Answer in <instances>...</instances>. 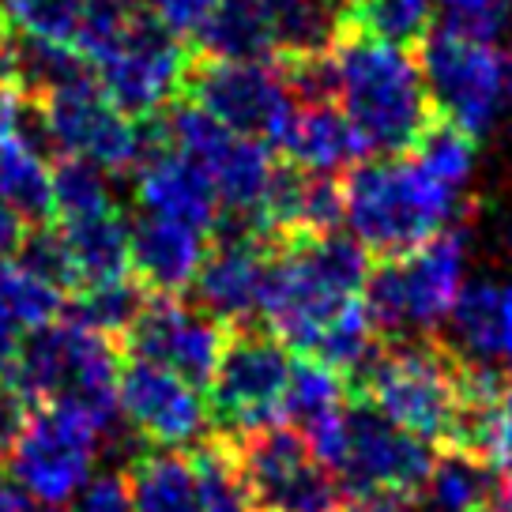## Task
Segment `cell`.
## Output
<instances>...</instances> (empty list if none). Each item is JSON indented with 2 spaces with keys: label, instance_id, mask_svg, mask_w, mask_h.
<instances>
[{
  "label": "cell",
  "instance_id": "1f68e13d",
  "mask_svg": "<svg viewBox=\"0 0 512 512\" xmlns=\"http://www.w3.org/2000/svg\"><path fill=\"white\" fill-rule=\"evenodd\" d=\"M192 475H196V494H200V512H249V494L241 479L238 448L234 441L204 437L200 445L189 448Z\"/></svg>",
  "mask_w": 512,
  "mask_h": 512
},
{
  "label": "cell",
  "instance_id": "f6af8a7d",
  "mask_svg": "<svg viewBox=\"0 0 512 512\" xmlns=\"http://www.w3.org/2000/svg\"><path fill=\"white\" fill-rule=\"evenodd\" d=\"M23 234H27V223H23L12 208H4V204H0V264L16 256Z\"/></svg>",
  "mask_w": 512,
  "mask_h": 512
},
{
  "label": "cell",
  "instance_id": "60d3db41",
  "mask_svg": "<svg viewBox=\"0 0 512 512\" xmlns=\"http://www.w3.org/2000/svg\"><path fill=\"white\" fill-rule=\"evenodd\" d=\"M68 512H136L132 494H128V479L117 471H102L72 497Z\"/></svg>",
  "mask_w": 512,
  "mask_h": 512
},
{
  "label": "cell",
  "instance_id": "f546056e",
  "mask_svg": "<svg viewBox=\"0 0 512 512\" xmlns=\"http://www.w3.org/2000/svg\"><path fill=\"white\" fill-rule=\"evenodd\" d=\"M422 501L437 512H479L501 501V471L460 448H445L433 456L430 475L422 482Z\"/></svg>",
  "mask_w": 512,
  "mask_h": 512
},
{
  "label": "cell",
  "instance_id": "ac0fdd59",
  "mask_svg": "<svg viewBox=\"0 0 512 512\" xmlns=\"http://www.w3.org/2000/svg\"><path fill=\"white\" fill-rule=\"evenodd\" d=\"M275 245L256 238H211V249L192 279V305L226 328H241L260 317Z\"/></svg>",
  "mask_w": 512,
  "mask_h": 512
},
{
  "label": "cell",
  "instance_id": "4fadbf2b",
  "mask_svg": "<svg viewBox=\"0 0 512 512\" xmlns=\"http://www.w3.org/2000/svg\"><path fill=\"white\" fill-rule=\"evenodd\" d=\"M192 57L185 42L159 19H136L128 34L95 64L98 91L128 117H155L177 95H185Z\"/></svg>",
  "mask_w": 512,
  "mask_h": 512
},
{
  "label": "cell",
  "instance_id": "d6986e66",
  "mask_svg": "<svg viewBox=\"0 0 512 512\" xmlns=\"http://www.w3.org/2000/svg\"><path fill=\"white\" fill-rule=\"evenodd\" d=\"M128 241H132V279L147 294H174V298L192 287L211 249V234L162 215H140L132 223Z\"/></svg>",
  "mask_w": 512,
  "mask_h": 512
},
{
  "label": "cell",
  "instance_id": "30bf717a",
  "mask_svg": "<svg viewBox=\"0 0 512 512\" xmlns=\"http://www.w3.org/2000/svg\"><path fill=\"white\" fill-rule=\"evenodd\" d=\"M238 448L249 512H347L351 497L317 448L290 426H260L230 437Z\"/></svg>",
  "mask_w": 512,
  "mask_h": 512
},
{
  "label": "cell",
  "instance_id": "816d5d0a",
  "mask_svg": "<svg viewBox=\"0 0 512 512\" xmlns=\"http://www.w3.org/2000/svg\"><path fill=\"white\" fill-rule=\"evenodd\" d=\"M479 512H509V509H505V505L497 501V505H486V509H479Z\"/></svg>",
  "mask_w": 512,
  "mask_h": 512
},
{
  "label": "cell",
  "instance_id": "5b68a950",
  "mask_svg": "<svg viewBox=\"0 0 512 512\" xmlns=\"http://www.w3.org/2000/svg\"><path fill=\"white\" fill-rule=\"evenodd\" d=\"M464 358L437 336H411L381 343L377 358L351 384L384 418L422 441H448L460 411Z\"/></svg>",
  "mask_w": 512,
  "mask_h": 512
},
{
  "label": "cell",
  "instance_id": "6da1fadb",
  "mask_svg": "<svg viewBox=\"0 0 512 512\" xmlns=\"http://www.w3.org/2000/svg\"><path fill=\"white\" fill-rule=\"evenodd\" d=\"M332 64L336 102L351 121L362 151L373 159L407 155L437 117L418 57H411L407 46L351 27L332 46Z\"/></svg>",
  "mask_w": 512,
  "mask_h": 512
},
{
  "label": "cell",
  "instance_id": "7c38bea8",
  "mask_svg": "<svg viewBox=\"0 0 512 512\" xmlns=\"http://www.w3.org/2000/svg\"><path fill=\"white\" fill-rule=\"evenodd\" d=\"M162 125H166L170 147L208 174L211 189L219 196V208H260L275 177V155L264 140L226 128L192 98H174L162 110Z\"/></svg>",
  "mask_w": 512,
  "mask_h": 512
},
{
  "label": "cell",
  "instance_id": "277c9868",
  "mask_svg": "<svg viewBox=\"0 0 512 512\" xmlns=\"http://www.w3.org/2000/svg\"><path fill=\"white\" fill-rule=\"evenodd\" d=\"M121 343L83 328L61 313L23 336L8 366V381L27 403H72L91 415L110 437L125 426L117 388H121ZM106 448V445H102Z\"/></svg>",
  "mask_w": 512,
  "mask_h": 512
},
{
  "label": "cell",
  "instance_id": "d4e9b609",
  "mask_svg": "<svg viewBox=\"0 0 512 512\" xmlns=\"http://www.w3.org/2000/svg\"><path fill=\"white\" fill-rule=\"evenodd\" d=\"M448 347L464 362L494 366L501 362V339H505V283L497 279H471L445 320Z\"/></svg>",
  "mask_w": 512,
  "mask_h": 512
},
{
  "label": "cell",
  "instance_id": "9a60e30c",
  "mask_svg": "<svg viewBox=\"0 0 512 512\" xmlns=\"http://www.w3.org/2000/svg\"><path fill=\"white\" fill-rule=\"evenodd\" d=\"M226 343V324L208 317L200 305L174 298V294H151L140 317L128 324L121 336V354L132 362H151L208 388L211 373L219 366Z\"/></svg>",
  "mask_w": 512,
  "mask_h": 512
},
{
  "label": "cell",
  "instance_id": "603a6c76",
  "mask_svg": "<svg viewBox=\"0 0 512 512\" xmlns=\"http://www.w3.org/2000/svg\"><path fill=\"white\" fill-rule=\"evenodd\" d=\"M61 238L72 260L76 290L132 275V223L121 208H106L61 223Z\"/></svg>",
  "mask_w": 512,
  "mask_h": 512
},
{
  "label": "cell",
  "instance_id": "b9f144b4",
  "mask_svg": "<svg viewBox=\"0 0 512 512\" xmlns=\"http://www.w3.org/2000/svg\"><path fill=\"white\" fill-rule=\"evenodd\" d=\"M27 418H31L27 396H23L8 377H0V464L8 460V452H12V445L19 441Z\"/></svg>",
  "mask_w": 512,
  "mask_h": 512
},
{
  "label": "cell",
  "instance_id": "2e32d148",
  "mask_svg": "<svg viewBox=\"0 0 512 512\" xmlns=\"http://www.w3.org/2000/svg\"><path fill=\"white\" fill-rule=\"evenodd\" d=\"M117 403H121V418L128 430L151 448L185 452L208 437L211 411L204 388H196L192 381L162 366L128 358L121 366Z\"/></svg>",
  "mask_w": 512,
  "mask_h": 512
},
{
  "label": "cell",
  "instance_id": "e575fe53",
  "mask_svg": "<svg viewBox=\"0 0 512 512\" xmlns=\"http://www.w3.org/2000/svg\"><path fill=\"white\" fill-rule=\"evenodd\" d=\"M437 19V0H354L351 27L396 46H418ZM347 27V31H351Z\"/></svg>",
  "mask_w": 512,
  "mask_h": 512
},
{
  "label": "cell",
  "instance_id": "c3c4849f",
  "mask_svg": "<svg viewBox=\"0 0 512 512\" xmlns=\"http://www.w3.org/2000/svg\"><path fill=\"white\" fill-rule=\"evenodd\" d=\"M501 505L512 512V467L505 471V475H501Z\"/></svg>",
  "mask_w": 512,
  "mask_h": 512
},
{
  "label": "cell",
  "instance_id": "9c48e42d",
  "mask_svg": "<svg viewBox=\"0 0 512 512\" xmlns=\"http://www.w3.org/2000/svg\"><path fill=\"white\" fill-rule=\"evenodd\" d=\"M106 430L72 403H42L31 411L19 441L8 452V475L42 509L72 505L87 482L95 479Z\"/></svg>",
  "mask_w": 512,
  "mask_h": 512
},
{
  "label": "cell",
  "instance_id": "e0dca14e",
  "mask_svg": "<svg viewBox=\"0 0 512 512\" xmlns=\"http://www.w3.org/2000/svg\"><path fill=\"white\" fill-rule=\"evenodd\" d=\"M49 140L57 155H76L106 166L110 174H136L144 162V121L128 117L110 98L91 87H76L42 102Z\"/></svg>",
  "mask_w": 512,
  "mask_h": 512
},
{
  "label": "cell",
  "instance_id": "7bdbcfd3",
  "mask_svg": "<svg viewBox=\"0 0 512 512\" xmlns=\"http://www.w3.org/2000/svg\"><path fill=\"white\" fill-rule=\"evenodd\" d=\"M38 509L42 505H34L31 494L8 475V467L0 464V512H38Z\"/></svg>",
  "mask_w": 512,
  "mask_h": 512
},
{
  "label": "cell",
  "instance_id": "8d00e7d4",
  "mask_svg": "<svg viewBox=\"0 0 512 512\" xmlns=\"http://www.w3.org/2000/svg\"><path fill=\"white\" fill-rule=\"evenodd\" d=\"M87 0H0V19L12 34H31L49 42H76Z\"/></svg>",
  "mask_w": 512,
  "mask_h": 512
},
{
  "label": "cell",
  "instance_id": "ba28073f",
  "mask_svg": "<svg viewBox=\"0 0 512 512\" xmlns=\"http://www.w3.org/2000/svg\"><path fill=\"white\" fill-rule=\"evenodd\" d=\"M418 68L437 117L456 121L475 140L497 125L505 106V57L497 53L494 38L433 19L418 42Z\"/></svg>",
  "mask_w": 512,
  "mask_h": 512
},
{
  "label": "cell",
  "instance_id": "ffe728a7",
  "mask_svg": "<svg viewBox=\"0 0 512 512\" xmlns=\"http://www.w3.org/2000/svg\"><path fill=\"white\" fill-rule=\"evenodd\" d=\"M132 189H136V204L144 215L177 219V223H189L204 234L215 230L219 196L211 189L208 174L174 147L147 159L132 177Z\"/></svg>",
  "mask_w": 512,
  "mask_h": 512
},
{
  "label": "cell",
  "instance_id": "4316f807",
  "mask_svg": "<svg viewBox=\"0 0 512 512\" xmlns=\"http://www.w3.org/2000/svg\"><path fill=\"white\" fill-rule=\"evenodd\" d=\"M128 494L136 512H200L189 452L151 448L128 460Z\"/></svg>",
  "mask_w": 512,
  "mask_h": 512
},
{
  "label": "cell",
  "instance_id": "836d02e7",
  "mask_svg": "<svg viewBox=\"0 0 512 512\" xmlns=\"http://www.w3.org/2000/svg\"><path fill=\"white\" fill-rule=\"evenodd\" d=\"M106 208H117L113 174L106 166H98L91 159H76V155H61L53 162V215H61V223Z\"/></svg>",
  "mask_w": 512,
  "mask_h": 512
},
{
  "label": "cell",
  "instance_id": "5bb4252c",
  "mask_svg": "<svg viewBox=\"0 0 512 512\" xmlns=\"http://www.w3.org/2000/svg\"><path fill=\"white\" fill-rule=\"evenodd\" d=\"M185 98L200 102L211 117L241 136L272 147L294 113V95L279 61H204L192 57Z\"/></svg>",
  "mask_w": 512,
  "mask_h": 512
},
{
  "label": "cell",
  "instance_id": "ee69618b",
  "mask_svg": "<svg viewBox=\"0 0 512 512\" xmlns=\"http://www.w3.org/2000/svg\"><path fill=\"white\" fill-rule=\"evenodd\" d=\"M23 336H27V332H23L16 320H12V313L0 305V377H8V366H12V358H16Z\"/></svg>",
  "mask_w": 512,
  "mask_h": 512
},
{
  "label": "cell",
  "instance_id": "7dc6e473",
  "mask_svg": "<svg viewBox=\"0 0 512 512\" xmlns=\"http://www.w3.org/2000/svg\"><path fill=\"white\" fill-rule=\"evenodd\" d=\"M497 245H501V253L509 256V264H512V204L497 215Z\"/></svg>",
  "mask_w": 512,
  "mask_h": 512
},
{
  "label": "cell",
  "instance_id": "3957f363",
  "mask_svg": "<svg viewBox=\"0 0 512 512\" xmlns=\"http://www.w3.org/2000/svg\"><path fill=\"white\" fill-rule=\"evenodd\" d=\"M460 215V192L445 189L415 159H362L343 177V223L369 256L415 253Z\"/></svg>",
  "mask_w": 512,
  "mask_h": 512
},
{
  "label": "cell",
  "instance_id": "4dcf8cb0",
  "mask_svg": "<svg viewBox=\"0 0 512 512\" xmlns=\"http://www.w3.org/2000/svg\"><path fill=\"white\" fill-rule=\"evenodd\" d=\"M147 294L132 275L125 279H110V283H91V287H80L72 302H64V317L91 328L98 336L117 339L128 332V324L140 317V309L147 305Z\"/></svg>",
  "mask_w": 512,
  "mask_h": 512
},
{
  "label": "cell",
  "instance_id": "f1b7e54d",
  "mask_svg": "<svg viewBox=\"0 0 512 512\" xmlns=\"http://www.w3.org/2000/svg\"><path fill=\"white\" fill-rule=\"evenodd\" d=\"M0 204L27 226L53 223V162L0 128Z\"/></svg>",
  "mask_w": 512,
  "mask_h": 512
},
{
  "label": "cell",
  "instance_id": "681fc988",
  "mask_svg": "<svg viewBox=\"0 0 512 512\" xmlns=\"http://www.w3.org/2000/svg\"><path fill=\"white\" fill-rule=\"evenodd\" d=\"M505 102L512 106V42L505 49Z\"/></svg>",
  "mask_w": 512,
  "mask_h": 512
},
{
  "label": "cell",
  "instance_id": "f35d334b",
  "mask_svg": "<svg viewBox=\"0 0 512 512\" xmlns=\"http://www.w3.org/2000/svg\"><path fill=\"white\" fill-rule=\"evenodd\" d=\"M147 16L159 19L170 34H177L181 42L196 38L200 27L211 19V12L219 8V0H144Z\"/></svg>",
  "mask_w": 512,
  "mask_h": 512
},
{
  "label": "cell",
  "instance_id": "f907efd6",
  "mask_svg": "<svg viewBox=\"0 0 512 512\" xmlns=\"http://www.w3.org/2000/svg\"><path fill=\"white\" fill-rule=\"evenodd\" d=\"M396 512H437V509H430L426 501H422V505H415V501H407V497H403V501H400V509H396Z\"/></svg>",
  "mask_w": 512,
  "mask_h": 512
},
{
  "label": "cell",
  "instance_id": "44dd1931",
  "mask_svg": "<svg viewBox=\"0 0 512 512\" xmlns=\"http://www.w3.org/2000/svg\"><path fill=\"white\" fill-rule=\"evenodd\" d=\"M275 147L283 151V159L309 174H347L358 159H366V151L354 136L351 121L343 117L336 102H305L294 106L287 125L279 132Z\"/></svg>",
  "mask_w": 512,
  "mask_h": 512
},
{
  "label": "cell",
  "instance_id": "d590c367",
  "mask_svg": "<svg viewBox=\"0 0 512 512\" xmlns=\"http://www.w3.org/2000/svg\"><path fill=\"white\" fill-rule=\"evenodd\" d=\"M0 305L12 313L23 332H34L49 320H57L64 313L61 290L31 275L27 268H19L16 260H4L0 264Z\"/></svg>",
  "mask_w": 512,
  "mask_h": 512
},
{
  "label": "cell",
  "instance_id": "7a4b0ae2",
  "mask_svg": "<svg viewBox=\"0 0 512 512\" xmlns=\"http://www.w3.org/2000/svg\"><path fill=\"white\" fill-rule=\"evenodd\" d=\"M369 253L351 234H305L272 253L260 317L290 351L309 354L351 305L362 302Z\"/></svg>",
  "mask_w": 512,
  "mask_h": 512
},
{
  "label": "cell",
  "instance_id": "484cf974",
  "mask_svg": "<svg viewBox=\"0 0 512 512\" xmlns=\"http://www.w3.org/2000/svg\"><path fill=\"white\" fill-rule=\"evenodd\" d=\"M192 46L204 61H272L275 46L264 0H219Z\"/></svg>",
  "mask_w": 512,
  "mask_h": 512
},
{
  "label": "cell",
  "instance_id": "52a82bcc",
  "mask_svg": "<svg viewBox=\"0 0 512 512\" xmlns=\"http://www.w3.org/2000/svg\"><path fill=\"white\" fill-rule=\"evenodd\" d=\"M313 448L320 460L336 471V479L343 482L351 501L369 494H415L422 490L433 456H437L430 441L396 426L366 400L347 403L336 426Z\"/></svg>",
  "mask_w": 512,
  "mask_h": 512
},
{
  "label": "cell",
  "instance_id": "cb8c5ba5",
  "mask_svg": "<svg viewBox=\"0 0 512 512\" xmlns=\"http://www.w3.org/2000/svg\"><path fill=\"white\" fill-rule=\"evenodd\" d=\"M354 0H264L275 61L328 53L351 27Z\"/></svg>",
  "mask_w": 512,
  "mask_h": 512
},
{
  "label": "cell",
  "instance_id": "74e56055",
  "mask_svg": "<svg viewBox=\"0 0 512 512\" xmlns=\"http://www.w3.org/2000/svg\"><path fill=\"white\" fill-rule=\"evenodd\" d=\"M12 260H16L19 268H27L31 275H38V279L53 283L57 290H64V287L76 290V275H72L68 249H64L61 226H53V223L27 226V234H23Z\"/></svg>",
  "mask_w": 512,
  "mask_h": 512
},
{
  "label": "cell",
  "instance_id": "d6a6232c",
  "mask_svg": "<svg viewBox=\"0 0 512 512\" xmlns=\"http://www.w3.org/2000/svg\"><path fill=\"white\" fill-rule=\"evenodd\" d=\"M411 159L430 177H437L445 189L464 192L471 185L475 162H479V140L467 128L456 125V121L433 117L430 125H426V132L411 147Z\"/></svg>",
  "mask_w": 512,
  "mask_h": 512
},
{
  "label": "cell",
  "instance_id": "ab89813d",
  "mask_svg": "<svg viewBox=\"0 0 512 512\" xmlns=\"http://www.w3.org/2000/svg\"><path fill=\"white\" fill-rule=\"evenodd\" d=\"M437 12H441L437 19H448L464 31L497 42L501 19H505V0H437Z\"/></svg>",
  "mask_w": 512,
  "mask_h": 512
},
{
  "label": "cell",
  "instance_id": "bcb514c9",
  "mask_svg": "<svg viewBox=\"0 0 512 512\" xmlns=\"http://www.w3.org/2000/svg\"><path fill=\"white\" fill-rule=\"evenodd\" d=\"M501 362L512 373V283H505V339H501Z\"/></svg>",
  "mask_w": 512,
  "mask_h": 512
},
{
  "label": "cell",
  "instance_id": "7402d4cb",
  "mask_svg": "<svg viewBox=\"0 0 512 512\" xmlns=\"http://www.w3.org/2000/svg\"><path fill=\"white\" fill-rule=\"evenodd\" d=\"M4 76L19 98H34V102H49L64 91L98 83L91 61L76 46L12 31H8V49H4Z\"/></svg>",
  "mask_w": 512,
  "mask_h": 512
},
{
  "label": "cell",
  "instance_id": "8992f818",
  "mask_svg": "<svg viewBox=\"0 0 512 512\" xmlns=\"http://www.w3.org/2000/svg\"><path fill=\"white\" fill-rule=\"evenodd\" d=\"M467 283V230L448 226L415 253L381 260L366 279L362 302L377 336L411 339L445 328Z\"/></svg>",
  "mask_w": 512,
  "mask_h": 512
},
{
  "label": "cell",
  "instance_id": "8fae6325",
  "mask_svg": "<svg viewBox=\"0 0 512 512\" xmlns=\"http://www.w3.org/2000/svg\"><path fill=\"white\" fill-rule=\"evenodd\" d=\"M290 347L268 328H226L219 366L208 381V411L226 437L272 426L283 415L290 384Z\"/></svg>",
  "mask_w": 512,
  "mask_h": 512
},
{
  "label": "cell",
  "instance_id": "83f0119b",
  "mask_svg": "<svg viewBox=\"0 0 512 512\" xmlns=\"http://www.w3.org/2000/svg\"><path fill=\"white\" fill-rule=\"evenodd\" d=\"M347 381L339 377L336 369L320 366L313 358H302L290 369L287 396H283V415L290 422V430H298L317 445L324 433L339 422V415L347 411Z\"/></svg>",
  "mask_w": 512,
  "mask_h": 512
}]
</instances>
